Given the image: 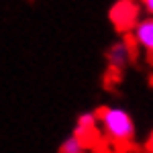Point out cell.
Wrapping results in <instances>:
<instances>
[{
  "label": "cell",
  "mask_w": 153,
  "mask_h": 153,
  "mask_svg": "<svg viewBox=\"0 0 153 153\" xmlns=\"http://www.w3.org/2000/svg\"><path fill=\"white\" fill-rule=\"evenodd\" d=\"M98 127L117 145H127L135 137V120L120 106H102L96 110Z\"/></svg>",
  "instance_id": "6da1fadb"
},
{
  "label": "cell",
  "mask_w": 153,
  "mask_h": 153,
  "mask_svg": "<svg viewBox=\"0 0 153 153\" xmlns=\"http://www.w3.org/2000/svg\"><path fill=\"white\" fill-rule=\"evenodd\" d=\"M137 14L139 6L131 0H118L117 4L110 8V21L117 29H131L137 25Z\"/></svg>",
  "instance_id": "7a4b0ae2"
},
{
  "label": "cell",
  "mask_w": 153,
  "mask_h": 153,
  "mask_svg": "<svg viewBox=\"0 0 153 153\" xmlns=\"http://www.w3.org/2000/svg\"><path fill=\"white\" fill-rule=\"evenodd\" d=\"M133 39L141 49L153 53V16H145L133 27Z\"/></svg>",
  "instance_id": "3957f363"
},
{
  "label": "cell",
  "mask_w": 153,
  "mask_h": 153,
  "mask_svg": "<svg viewBox=\"0 0 153 153\" xmlns=\"http://www.w3.org/2000/svg\"><path fill=\"white\" fill-rule=\"evenodd\" d=\"M108 63H110V68H114V70H123L127 63L131 61L133 57V51L129 49V45L125 43V41H118L114 43L112 47L108 49Z\"/></svg>",
  "instance_id": "277c9868"
},
{
  "label": "cell",
  "mask_w": 153,
  "mask_h": 153,
  "mask_svg": "<svg viewBox=\"0 0 153 153\" xmlns=\"http://www.w3.org/2000/svg\"><path fill=\"white\" fill-rule=\"evenodd\" d=\"M98 127V120H96V112H82L78 120H76V127H74V135L80 137L82 141H86Z\"/></svg>",
  "instance_id": "5b68a950"
},
{
  "label": "cell",
  "mask_w": 153,
  "mask_h": 153,
  "mask_svg": "<svg viewBox=\"0 0 153 153\" xmlns=\"http://www.w3.org/2000/svg\"><path fill=\"white\" fill-rule=\"evenodd\" d=\"M59 153H86V141H82L80 137H76L71 133L70 137H65L61 147H59Z\"/></svg>",
  "instance_id": "8992f818"
},
{
  "label": "cell",
  "mask_w": 153,
  "mask_h": 153,
  "mask_svg": "<svg viewBox=\"0 0 153 153\" xmlns=\"http://www.w3.org/2000/svg\"><path fill=\"white\" fill-rule=\"evenodd\" d=\"M141 6L149 16H153V0H141Z\"/></svg>",
  "instance_id": "52a82bcc"
},
{
  "label": "cell",
  "mask_w": 153,
  "mask_h": 153,
  "mask_svg": "<svg viewBox=\"0 0 153 153\" xmlns=\"http://www.w3.org/2000/svg\"><path fill=\"white\" fill-rule=\"evenodd\" d=\"M147 149H149V153H153V133L149 135V141H147Z\"/></svg>",
  "instance_id": "ba28073f"
}]
</instances>
